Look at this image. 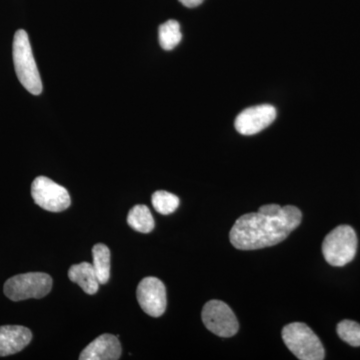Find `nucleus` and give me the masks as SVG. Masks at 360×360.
<instances>
[{"instance_id":"12","label":"nucleus","mask_w":360,"mask_h":360,"mask_svg":"<svg viewBox=\"0 0 360 360\" xmlns=\"http://www.w3.org/2000/svg\"><path fill=\"white\" fill-rule=\"evenodd\" d=\"M68 278L84 290L87 295H96L99 288V281L97 278L94 265L89 262H82L72 265L68 270Z\"/></svg>"},{"instance_id":"5","label":"nucleus","mask_w":360,"mask_h":360,"mask_svg":"<svg viewBox=\"0 0 360 360\" xmlns=\"http://www.w3.org/2000/svg\"><path fill=\"white\" fill-rule=\"evenodd\" d=\"M52 278L42 272H28L11 277L4 284V295L13 302L44 297L51 292Z\"/></svg>"},{"instance_id":"16","label":"nucleus","mask_w":360,"mask_h":360,"mask_svg":"<svg viewBox=\"0 0 360 360\" xmlns=\"http://www.w3.org/2000/svg\"><path fill=\"white\" fill-rule=\"evenodd\" d=\"M151 202L156 212L160 214H172L179 206V198L174 194L165 191H155L151 196Z\"/></svg>"},{"instance_id":"14","label":"nucleus","mask_w":360,"mask_h":360,"mask_svg":"<svg viewBox=\"0 0 360 360\" xmlns=\"http://www.w3.org/2000/svg\"><path fill=\"white\" fill-rule=\"evenodd\" d=\"M94 267L99 283L106 284L110 277V250L105 245L97 243L92 248Z\"/></svg>"},{"instance_id":"1","label":"nucleus","mask_w":360,"mask_h":360,"mask_svg":"<svg viewBox=\"0 0 360 360\" xmlns=\"http://www.w3.org/2000/svg\"><path fill=\"white\" fill-rule=\"evenodd\" d=\"M302 213L297 207L278 205L262 206L257 212L243 215L232 226L231 245L240 250H255L283 243L300 226Z\"/></svg>"},{"instance_id":"17","label":"nucleus","mask_w":360,"mask_h":360,"mask_svg":"<svg viewBox=\"0 0 360 360\" xmlns=\"http://www.w3.org/2000/svg\"><path fill=\"white\" fill-rule=\"evenodd\" d=\"M338 335L352 347H360V324L352 321H343L338 326Z\"/></svg>"},{"instance_id":"4","label":"nucleus","mask_w":360,"mask_h":360,"mask_svg":"<svg viewBox=\"0 0 360 360\" xmlns=\"http://www.w3.org/2000/svg\"><path fill=\"white\" fill-rule=\"evenodd\" d=\"M357 250V236L349 225H340L329 232L322 243V253L328 264L345 266L354 260Z\"/></svg>"},{"instance_id":"2","label":"nucleus","mask_w":360,"mask_h":360,"mask_svg":"<svg viewBox=\"0 0 360 360\" xmlns=\"http://www.w3.org/2000/svg\"><path fill=\"white\" fill-rule=\"evenodd\" d=\"M13 49L14 68L20 84L33 96H39L42 92L41 78L25 30L15 32Z\"/></svg>"},{"instance_id":"9","label":"nucleus","mask_w":360,"mask_h":360,"mask_svg":"<svg viewBox=\"0 0 360 360\" xmlns=\"http://www.w3.org/2000/svg\"><path fill=\"white\" fill-rule=\"evenodd\" d=\"M276 118V110L269 104L252 106L241 111L236 120L239 134L253 135L269 127Z\"/></svg>"},{"instance_id":"11","label":"nucleus","mask_w":360,"mask_h":360,"mask_svg":"<svg viewBox=\"0 0 360 360\" xmlns=\"http://www.w3.org/2000/svg\"><path fill=\"white\" fill-rule=\"evenodd\" d=\"M32 340V331L25 326H0V356L18 354L25 349Z\"/></svg>"},{"instance_id":"15","label":"nucleus","mask_w":360,"mask_h":360,"mask_svg":"<svg viewBox=\"0 0 360 360\" xmlns=\"http://www.w3.org/2000/svg\"><path fill=\"white\" fill-rule=\"evenodd\" d=\"M160 44L165 51H172L180 44L182 33L179 21L170 20L162 23L158 28Z\"/></svg>"},{"instance_id":"13","label":"nucleus","mask_w":360,"mask_h":360,"mask_svg":"<svg viewBox=\"0 0 360 360\" xmlns=\"http://www.w3.org/2000/svg\"><path fill=\"white\" fill-rule=\"evenodd\" d=\"M127 224L134 231L149 233L155 229V219L146 205H135L127 215Z\"/></svg>"},{"instance_id":"6","label":"nucleus","mask_w":360,"mask_h":360,"mask_svg":"<svg viewBox=\"0 0 360 360\" xmlns=\"http://www.w3.org/2000/svg\"><path fill=\"white\" fill-rule=\"evenodd\" d=\"M32 195L34 202L47 212H60L70 206V195L65 187L46 176L33 180Z\"/></svg>"},{"instance_id":"8","label":"nucleus","mask_w":360,"mask_h":360,"mask_svg":"<svg viewBox=\"0 0 360 360\" xmlns=\"http://www.w3.org/2000/svg\"><path fill=\"white\" fill-rule=\"evenodd\" d=\"M137 300L142 310L153 317H160L167 309V290L165 284L156 277L142 279L137 286Z\"/></svg>"},{"instance_id":"7","label":"nucleus","mask_w":360,"mask_h":360,"mask_svg":"<svg viewBox=\"0 0 360 360\" xmlns=\"http://www.w3.org/2000/svg\"><path fill=\"white\" fill-rule=\"evenodd\" d=\"M201 319L208 330L220 338H232L239 324L231 307L220 300H210L203 307Z\"/></svg>"},{"instance_id":"18","label":"nucleus","mask_w":360,"mask_h":360,"mask_svg":"<svg viewBox=\"0 0 360 360\" xmlns=\"http://www.w3.org/2000/svg\"><path fill=\"white\" fill-rule=\"evenodd\" d=\"M203 1L205 0H179L182 6L188 7V8H193V7L200 6Z\"/></svg>"},{"instance_id":"10","label":"nucleus","mask_w":360,"mask_h":360,"mask_svg":"<svg viewBox=\"0 0 360 360\" xmlns=\"http://www.w3.org/2000/svg\"><path fill=\"white\" fill-rule=\"evenodd\" d=\"M122 355V345L117 336L103 335L82 350L80 360H117Z\"/></svg>"},{"instance_id":"3","label":"nucleus","mask_w":360,"mask_h":360,"mask_svg":"<svg viewBox=\"0 0 360 360\" xmlns=\"http://www.w3.org/2000/svg\"><path fill=\"white\" fill-rule=\"evenodd\" d=\"M283 340L288 349L302 360L324 359V348L314 331L302 322H292L284 326Z\"/></svg>"}]
</instances>
